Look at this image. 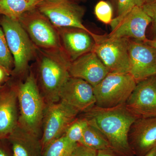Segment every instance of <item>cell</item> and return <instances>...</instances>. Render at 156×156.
Returning <instances> with one entry per match:
<instances>
[{
  "label": "cell",
  "mask_w": 156,
  "mask_h": 156,
  "mask_svg": "<svg viewBox=\"0 0 156 156\" xmlns=\"http://www.w3.org/2000/svg\"><path fill=\"white\" fill-rule=\"evenodd\" d=\"M35 46L42 50H62L57 27L37 8L18 20Z\"/></svg>",
  "instance_id": "cell-6"
},
{
  "label": "cell",
  "mask_w": 156,
  "mask_h": 156,
  "mask_svg": "<svg viewBox=\"0 0 156 156\" xmlns=\"http://www.w3.org/2000/svg\"><path fill=\"white\" fill-rule=\"evenodd\" d=\"M151 23L141 6H135L123 17L113 19L110 24L111 32L107 35L112 38H126L146 43L148 40L146 31Z\"/></svg>",
  "instance_id": "cell-10"
},
{
  "label": "cell",
  "mask_w": 156,
  "mask_h": 156,
  "mask_svg": "<svg viewBox=\"0 0 156 156\" xmlns=\"http://www.w3.org/2000/svg\"><path fill=\"white\" fill-rule=\"evenodd\" d=\"M83 116L105 136L116 155H134L128 141V134L136 119L126 108L125 104L110 108L95 105L84 113Z\"/></svg>",
  "instance_id": "cell-1"
},
{
  "label": "cell",
  "mask_w": 156,
  "mask_h": 156,
  "mask_svg": "<svg viewBox=\"0 0 156 156\" xmlns=\"http://www.w3.org/2000/svg\"><path fill=\"white\" fill-rule=\"evenodd\" d=\"M146 44H148L153 48H155L156 49V38L153 39V40H147V41L146 42Z\"/></svg>",
  "instance_id": "cell-30"
},
{
  "label": "cell",
  "mask_w": 156,
  "mask_h": 156,
  "mask_svg": "<svg viewBox=\"0 0 156 156\" xmlns=\"http://www.w3.org/2000/svg\"><path fill=\"white\" fill-rule=\"evenodd\" d=\"M9 74V73L7 72L3 68L0 66V83L2 82L4 79L6 75Z\"/></svg>",
  "instance_id": "cell-29"
},
{
  "label": "cell",
  "mask_w": 156,
  "mask_h": 156,
  "mask_svg": "<svg viewBox=\"0 0 156 156\" xmlns=\"http://www.w3.org/2000/svg\"><path fill=\"white\" fill-rule=\"evenodd\" d=\"M144 156H156V147L153 149Z\"/></svg>",
  "instance_id": "cell-31"
},
{
  "label": "cell",
  "mask_w": 156,
  "mask_h": 156,
  "mask_svg": "<svg viewBox=\"0 0 156 156\" xmlns=\"http://www.w3.org/2000/svg\"><path fill=\"white\" fill-rule=\"evenodd\" d=\"M117 16L119 18L126 15L135 6H142L140 0H115Z\"/></svg>",
  "instance_id": "cell-25"
},
{
  "label": "cell",
  "mask_w": 156,
  "mask_h": 156,
  "mask_svg": "<svg viewBox=\"0 0 156 156\" xmlns=\"http://www.w3.org/2000/svg\"><path fill=\"white\" fill-rule=\"evenodd\" d=\"M129 73H109L94 87L96 106L110 108L124 104L136 87Z\"/></svg>",
  "instance_id": "cell-5"
},
{
  "label": "cell",
  "mask_w": 156,
  "mask_h": 156,
  "mask_svg": "<svg viewBox=\"0 0 156 156\" xmlns=\"http://www.w3.org/2000/svg\"><path fill=\"white\" fill-rule=\"evenodd\" d=\"M77 144L63 135L48 144L43 150L42 156H71Z\"/></svg>",
  "instance_id": "cell-21"
},
{
  "label": "cell",
  "mask_w": 156,
  "mask_h": 156,
  "mask_svg": "<svg viewBox=\"0 0 156 156\" xmlns=\"http://www.w3.org/2000/svg\"><path fill=\"white\" fill-rule=\"evenodd\" d=\"M0 156H9L3 149L0 148Z\"/></svg>",
  "instance_id": "cell-32"
},
{
  "label": "cell",
  "mask_w": 156,
  "mask_h": 156,
  "mask_svg": "<svg viewBox=\"0 0 156 156\" xmlns=\"http://www.w3.org/2000/svg\"><path fill=\"white\" fill-rule=\"evenodd\" d=\"M97 151L78 144L71 156H97Z\"/></svg>",
  "instance_id": "cell-27"
},
{
  "label": "cell",
  "mask_w": 156,
  "mask_h": 156,
  "mask_svg": "<svg viewBox=\"0 0 156 156\" xmlns=\"http://www.w3.org/2000/svg\"><path fill=\"white\" fill-rule=\"evenodd\" d=\"M28 1H30V0H28Z\"/></svg>",
  "instance_id": "cell-34"
},
{
  "label": "cell",
  "mask_w": 156,
  "mask_h": 156,
  "mask_svg": "<svg viewBox=\"0 0 156 156\" xmlns=\"http://www.w3.org/2000/svg\"><path fill=\"white\" fill-rule=\"evenodd\" d=\"M97 156H117L111 151L101 150L98 151Z\"/></svg>",
  "instance_id": "cell-28"
},
{
  "label": "cell",
  "mask_w": 156,
  "mask_h": 156,
  "mask_svg": "<svg viewBox=\"0 0 156 156\" xmlns=\"http://www.w3.org/2000/svg\"><path fill=\"white\" fill-rule=\"evenodd\" d=\"M59 101L84 113L96 105L94 88L86 81L70 77L59 93Z\"/></svg>",
  "instance_id": "cell-14"
},
{
  "label": "cell",
  "mask_w": 156,
  "mask_h": 156,
  "mask_svg": "<svg viewBox=\"0 0 156 156\" xmlns=\"http://www.w3.org/2000/svg\"><path fill=\"white\" fill-rule=\"evenodd\" d=\"M17 95L18 126L41 138L47 104L40 92L32 70H30L24 81H20Z\"/></svg>",
  "instance_id": "cell-3"
},
{
  "label": "cell",
  "mask_w": 156,
  "mask_h": 156,
  "mask_svg": "<svg viewBox=\"0 0 156 156\" xmlns=\"http://www.w3.org/2000/svg\"><path fill=\"white\" fill-rule=\"evenodd\" d=\"M142 2L143 5L144 4H145V3L149 2H151V1H153V0H140Z\"/></svg>",
  "instance_id": "cell-33"
},
{
  "label": "cell",
  "mask_w": 156,
  "mask_h": 156,
  "mask_svg": "<svg viewBox=\"0 0 156 156\" xmlns=\"http://www.w3.org/2000/svg\"><path fill=\"white\" fill-rule=\"evenodd\" d=\"M141 7L151 20L153 31L156 36V0L143 4Z\"/></svg>",
  "instance_id": "cell-26"
},
{
  "label": "cell",
  "mask_w": 156,
  "mask_h": 156,
  "mask_svg": "<svg viewBox=\"0 0 156 156\" xmlns=\"http://www.w3.org/2000/svg\"><path fill=\"white\" fill-rule=\"evenodd\" d=\"M110 73L94 51L81 56L70 65V77L86 81L94 88Z\"/></svg>",
  "instance_id": "cell-17"
},
{
  "label": "cell",
  "mask_w": 156,
  "mask_h": 156,
  "mask_svg": "<svg viewBox=\"0 0 156 156\" xmlns=\"http://www.w3.org/2000/svg\"><path fill=\"white\" fill-rule=\"evenodd\" d=\"M129 73L136 83L156 75V49L146 43L129 39Z\"/></svg>",
  "instance_id": "cell-12"
},
{
  "label": "cell",
  "mask_w": 156,
  "mask_h": 156,
  "mask_svg": "<svg viewBox=\"0 0 156 156\" xmlns=\"http://www.w3.org/2000/svg\"><path fill=\"white\" fill-rule=\"evenodd\" d=\"M0 24L14 58L11 73L16 76L26 78L29 73L30 62L36 58L37 48L18 20L2 16Z\"/></svg>",
  "instance_id": "cell-4"
},
{
  "label": "cell",
  "mask_w": 156,
  "mask_h": 156,
  "mask_svg": "<svg viewBox=\"0 0 156 156\" xmlns=\"http://www.w3.org/2000/svg\"><path fill=\"white\" fill-rule=\"evenodd\" d=\"M0 66L7 72H12L14 67L13 56L9 50L5 36L0 27Z\"/></svg>",
  "instance_id": "cell-23"
},
{
  "label": "cell",
  "mask_w": 156,
  "mask_h": 156,
  "mask_svg": "<svg viewBox=\"0 0 156 156\" xmlns=\"http://www.w3.org/2000/svg\"><path fill=\"white\" fill-rule=\"evenodd\" d=\"M98 20L105 24H110L113 19V9L110 3L100 1L96 4L94 9Z\"/></svg>",
  "instance_id": "cell-24"
},
{
  "label": "cell",
  "mask_w": 156,
  "mask_h": 156,
  "mask_svg": "<svg viewBox=\"0 0 156 156\" xmlns=\"http://www.w3.org/2000/svg\"><path fill=\"white\" fill-rule=\"evenodd\" d=\"M19 82L0 87V139L8 137L18 125Z\"/></svg>",
  "instance_id": "cell-15"
},
{
  "label": "cell",
  "mask_w": 156,
  "mask_h": 156,
  "mask_svg": "<svg viewBox=\"0 0 156 156\" xmlns=\"http://www.w3.org/2000/svg\"><path fill=\"white\" fill-rule=\"evenodd\" d=\"M129 42L126 38H112L107 35H99L93 51L110 73H129Z\"/></svg>",
  "instance_id": "cell-9"
},
{
  "label": "cell",
  "mask_w": 156,
  "mask_h": 156,
  "mask_svg": "<svg viewBox=\"0 0 156 156\" xmlns=\"http://www.w3.org/2000/svg\"><path fill=\"white\" fill-rule=\"evenodd\" d=\"M125 105L136 119L156 117V75L136 83Z\"/></svg>",
  "instance_id": "cell-11"
},
{
  "label": "cell",
  "mask_w": 156,
  "mask_h": 156,
  "mask_svg": "<svg viewBox=\"0 0 156 156\" xmlns=\"http://www.w3.org/2000/svg\"><path fill=\"white\" fill-rule=\"evenodd\" d=\"M80 144L97 151L101 150L112 151L105 136L97 128L89 124L84 131Z\"/></svg>",
  "instance_id": "cell-20"
},
{
  "label": "cell",
  "mask_w": 156,
  "mask_h": 156,
  "mask_svg": "<svg viewBox=\"0 0 156 156\" xmlns=\"http://www.w3.org/2000/svg\"><path fill=\"white\" fill-rule=\"evenodd\" d=\"M87 118H76L66 129L64 135L71 142L80 144L85 129L89 125Z\"/></svg>",
  "instance_id": "cell-22"
},
{
  "label": "cell",
  "mask_w": 156,
  "mask_h": 156,
  "mask_svg": "<svg viewBox=\"0 0 156 156\" xmlns=\"http://www.w3.org/2000/svg\"><path fill=\"white\" fill-rule=\"evenodd\" d=\"M79 113L72 107L60 101L47 105L41 138L43 151L50 143L64 135Z\"/></svg>",
  "instance_id": "cell-7"
},
{
  "label": "cell",
  "mask_w": 156,
  "mask_h": 156,
  "mask_svg": "<svg viewBox=\"0 0 156 156\" xmlns=\"http://www.w3.org/2000/svg\"><path fill=\"white\" fill-rule=\"evenodd\" d=\"M14 156H42L41 138L17 125L9 136Z\"/></svg>",
  "instance_id": "cell-18"
},
{
  "label": "cell",
  "mask_w": 156,
  "mask_h": 156,
  "mask_svg": "<svg viewBox=\"0 0 156 156\" xmlns=\"http://www.w3.org/2000/svg\"><path fill=\"white\" fill-rule=\"evenodd\" d=\"M44 0H0V14L19 20L26 12L37 8Z\"/></svg>",
  "instance_id": "cell-19"
},
{
  "label": "cell",
  "mask_w": 156,
  "mask_h": 156,
  "mask_svg": "<svg viewBox=\"0 0 156 156\" xmlns=\"http://www.w3.org/2000/svg\"><path fill=\"white\" fill-rule=\"evenodd\" d=\"M36 73L40 92L47 104L59 101V93L70 76L71 62L62 50H42L37 48Z\"/></svg>",
  "instance_id": "cell-2"
},
{
  "label": "cell",
  "mask_w": 156,
  "mask_h": 156,
  "mask_svg": "<svg viewBox=\"0 0 156 156\" xmlns=\"http://www.w3.org/2000/svg\"><path fill=\"white\" fill-rule=\"evenodd\" d=\"M128 141L136 156H144L156 147V117L136 119L130 128Z\"/></svg>",
  "instance_id": "cell-16"
},
{
  "label": "cell",
  "mask_w": 156,
  "mask_h": 156,
  "mask_svg": "<svg viewBox=\"0 0 156 156\" xmlns=\"http://www.w3.org/2000/svg\"><path fill=\"white\" fill-rule=\"evenodd\" d=\"M37 8L56 27H76L91 32L83 23L85 9L74 0H44Z\"/></svg>",
  "instance_id": "cell-8"
},
{
  "label": "cell",
  "mask_w": 156,
  "mask_h": 156,
  "mask_svg": "<svg viewBox=\"0 0 156 156\" xmlns=\"http://www.w3.org/2000/svg\"><path fill=\"white\" fill-rule=\"evenodd\" d=\"M57 28L62 49L71 62L93 51L95 40L99 34L76 27Z\"/></svg>",
  "instance_id": "cell-13"
}]
</instances>
